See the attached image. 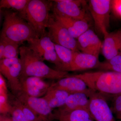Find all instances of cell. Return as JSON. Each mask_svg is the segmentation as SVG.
Returning a JSON list of instances; mask_svg holds the SVG:
<instances>
[{"mask_svg":"<svg viewBox=\"0 0 121 121\" xmlns=\"http://www.w3.org/2000/svg\"><path fill=\"white\" fill-rule=\"evenodd\" d=\"M22 70L21 76H35L43 79L59 80L69 75L67 72L52 69L44 63L43 60L29 47H20Z\"/></svg>","mask_w":121,"mask_h":121,"instance_id":"cell-1","label":"cell"},{"mask_svg":"<svg viewBox=\"0 0 121 121\" xmlns=\"http://www.w3.org/2000/svg\"><path fill=\"white\" fill-rule=\"evenodd\" d=\"M4 17L0 36L7 37L19 45L25 41L30 43L39 38L32 27L19 13L7 9L4 12Z\"/></svg>","mask_w":121,"mask_h":121,"instance_id":"cell-2","label":"cell"},{"mask_svg":"<svg viewBox=\"0 0 121 121\" xmlns=\"http://www.w3.org/2000/svg\"><path fill=\"white\" fill-rule=\"evenodd\" d=\"M76 75L95 91L105 95L121 94V73L99 71Z\"/></svg>","mask_w":121,"mask_h":121,"instance_id":"cell-3","label":"cell"},{"mask_svg":"<svg viewBox=\"0 0 121 121\" xmlns=\"http://www.w3.org/2000/svg\"><path fill=\"white\" fill-rule=\"evenodd\" d=\"M52 5V0H30L23 12L19 13L32 27L39 38L47 33L46 29Z\"/></svg>","mask_w":121,"mask_h":121,"instance_id":"cell-4","label":"cell"},{"mask_svg":"<svg viewBox=\"0 0 121 121\" xmlns=\"http://www.w3.org/2000/svg\"><path fill=\"white\" fill-rule=\"evenodd\" d=\"M48 33L54 43L68 48L74 51H79L77 39L70 34L62 24L50 14L47 27Z\"/></svg>","mask_w":121,"mask_h":121,"instance_id":"cell-5","label":"cell"},{"mask_svg":"<svg viewBox=\"0 0 121 121\" xmlns=\"http://www.w3.org/2000/svg\"><path fill=\"white\" fill-rule=\"evenodd\" d=\"M112 3V0H91L89 1V9L95 28L104 36L108 33Z\"/></svg>","mask_w":121,"mask_h":121,"instance_id":"cell-6","label":"cell"},{"mask_svg":"<svg viewBox=\"0 0 121 121\" xmlns=\"http://www.w3.org/2000/svg\"><path fill=\"white\" fill-rule=\"evenodd\" d=\"M89 97V111L95 121H117L104 95L93 91Z\"/></svg>","mask_w":121,"mask_h":121,"instance_id":"cell-7","label":"cell"},{"mask_svg":"<svg viewBox=\"0 0 121 121\" xmlns=\"http://www.w3.org/2000/svg\"><path fill=\"white\" fill-rule=\"evenodd\" d=\"M29 44V47L39 54L43 60L54 64L56 69L60 71L62 64L56 54L55 44L49 37L48 32Z\"/></svg>","mask_w":121,"mask_h":121,"instance_id":"cell-8","label":"cell"},{"mask_svg":"<svg viewBox=\"0 0 121 121\" xmlns=\"http://www.w3.org/2000/svg\"><path fill=\"white\" fill-rule=\"evenodd\" d=\"M14 96L30 108L37 115L40 121H53L52 109L43 97H31L22 91Z\"/></svg>","mask_w":121,"mask_h":121,"instance_id":"cell-9","label":"cell"},{"mask_svg":"<svg viewBox=\"0 0 121 121\" xmlns=\"http://www.w3.org/2000/svg\"><path fill=\"white\" fill-rule=\"evenodd\" d=\"M52 12L56 13L78 20H87L86 12L80 6L83 1L75 0H52Z\"/></svg>","mask_w":121,"mask_h":121,"instance_id":"cell-10","label":"cell"},{"mask_svg":"<svg viewBox=\"0 0 121 121\" xmlns=\"http://www.w3.org/2000/svg\"><path fill=\"white\" fill-rule=\"evenodd\" d=\"M50 87L60 89L70 93H83L89 97L93 90L77 75H69L59 79L51 84Z\"/></svg>","mask_w":121,"mask_h":121,"instance_id":"cell-11","label":"cell"},{"mask_svg":"<svg viewBox=\"0 0 121 121\" xmlns=\"http://www.w3.org/2000/svg\"><path fill=\"white\" fill-rule=\"evenodd\" d=\"M22 91L31 97L44 96L51 86L44 79L35 76H20Z\"/></svg>","mask_w":121,"mask_h":121,"instance_id":"cell-12","label":"cell"},{"mask_svg":"<svg viewBox=\"0 0 121 121\" xmlns=\"http://www.w3.org/2000/svg\"><path fill=\"white\" fill-rule=\"evenodd\" d=\"M77 40L79 51L99 57L103 44L94 31L89 29L78 37Z\"/></svg>","mask_w":121,"mask_h":121,"instance_id":"cell-13","label":"cell"},{"mask_svg":"<svg viewBox=\"0 0 121 121\" xmlns=\"http://www.w3.org/2000/svg\"><path fill=\"white\" fill-rule=\"evenodd\" d=\"M99 62L98 56L79 51H75L71 63L65 71L68 72L96 69Z\"/></svg>","mask_w":121,"mask_h":121,"instance_id":"cell-14","label":"cell"},{"mask_svg":"<svg viewBox=\"0 0 121 121\" xmlns=\"http://www.w3.org/2000/svg\"><path fill=\"white\" fill-rule=\"evenodd\" d=\"M52 15L56 19L67 29L75 39H77L82 34L90 29L87 21L75 19L54 12L52 13Z\"/></svg>","mask_w":121,"mask_h":121,"instance_id":"cell-15","label":"cell"},{"mask_svg":"<svg viewBox=\"0 0 121 121\" xmlns=\"http://www.w3.org/2000/svg\"><path fill=\"white\" fill-rule=\"evenodd\" d=\"M104 36L102 51L106 60L121 55V31L108 32Z\"/></svg>","mask_w":121,"mask_h":121,"instance_id":"cell-16","label":"cell"},{"mask_svg":"<svg viewBox=\"0 0 121 121\" xmlns=\"http://www.w3.org/2000/svg\"><path fill=\"white\" fill-rule=\"evenodd\" d=\"M89 99L83 93H71L68 96L65 104L56 109L60 112H67L83 109L89 111Z\"/></svg>","mask_w":121,"mask_h":121,"instance_id":"cell-17","label":"cell"},{"mask_svg":"<svg viewBox=\"0 0 121 121\" xmlns=\"http://www.w3.org/2000/svg\"><path fill=\"white\" fill-rule=\"evenodd\" d=\"M59 121H94L88 110L80 109L67 112L56 110L53 112V120Z\"/></svg>","mask_w":121,"mask_h":121,"instance_id":"cell-18","label":"cell"},{"mask_svg":"<svg viewBox=\"0 0 121 121\" xmlns=\"http://www.w3.org/2000/svg\"><path fill=\"white\" fill-rule=\"evenodd\" d=\"M21 70L22 66L20 60L13 64L4 74L2 75L7 79L10 89L14 95L22 91L20 79Z\"/></svg>","mask_w":121,"mask_h":121,"instance_id":"cell-19","label":"cell"},{"mask_svg":"<svg viewBox=\"0 0 121 121\" xmlns=\"http://www.w3.org/2000/svg\"><path fill=\"white\" fill-rule=\"evenodd\" d=\"M71 93L60 89L50 87L43 97L52 110L58 109L65 104L68 96Z\"/></svg>","mask_w":121,"mask_h":121,"instance_id":"cell-20","label":"cell"},{"mask_svg":"<svg viewBox=\"0 0 121 121\" xmlns=\"http://www.w3.org/2000/svg\"><path fill=\"white\" fill-rule=\"evenodd\" d=\"M54 44L56 54L62 64L60 71H65L71 63L75 51L61 45Z\"/></svg>","mask_w":121,"mask_h":121,"instance_id":"cell-21","label":"cell"},{"mask_svg":"<svg viewBox=\"0 0 121 121\" xmlns=\"http://www.w3.org/2000/svg\"><path fill=\"white\" fill-rule=\"evenodd\" d=\"M96 69L102 71L121 73V55H117L104 62H99Z\"/></svg>","mask_w":121,"mask_h":121,"instance_id":"cell-22","label":"cell"},{"mask_svg":"<svg viewBox=\"0 0 121 121\" xmlns=\"http://www.w3.org/2000/svg\"><path fill=\"white\" fill-rule=\"evenodd\" d=\"M30 0H0V9H12L19 13L23 12Z\"/></svg>","mask_w":121,"mask_h":121,"instance_id":"cell-23","label":"cell"},{"mask_svg":"<svg viewBox=\"0 0 121 121\" xmlns=\"http://www.w3.org/2000/svg\"><path fill=\"white\" fill-rule=\"evenodd\" d=\"M0 38L3 40L5 43L4 52L2 59L18 57L19 45L7 37L0 36Z\"/></svg>","mask_w":121,"mask_h":121,"instance_id":"cell-24","label":"cell"},{"mask_svg":"<svg viewBox=\"0 0 121 121\" xmlns=\"http://www.w3.org/2000/svg\"><path fill=\"white\" fill-rule=\"evenodd\" d=\"M9 102L20 108L28 121H40L37 115L27 106L20 101L15 96Z\"/></svg>","mask_w":121,"mask_h":121,"instance_id":"cell-25","label":"cell"},{"mask_svg":"<svg viewBox=\"0 0 121 121\" xmlns=\"http://www.w3.org/2000/svg\"><path fill=\"white\" fill-rule=\"evenodd\" d=\"M11 105L9 100L8 93H0V114H9Z\"/></svg>","mask_w":121,"mask_h":121,"instance_id":"cell-26","label":"cell"},{"mask_svg":"<svg viewBox=\"0 0 121 121\" xmlns=\"http://www.w3.org/2000/svg\"><path fill=\"white\" fill-rule=\"evenodd\" d=\"M113 96L111 109L117 119L121 120V94Z\"/></svg>","mask_w":121,"mask_h":121,"instance_id":"cell-27","label":"cell"},{"mask_svg":"<svg viewBox=\"0 0 121 121\" xmlns=\"http://www.w3.org/2000/svg\"><path fill=\"white\" fill-rule=\"evenodd\" d=\"M9 102L11 105L9 114L13 121H28L20 108L13 103Z\"/></svg>","mask_w":121,"mask_h":121,"instance_id":"cell-28","label":"cell"},{"mask_svg":"<svg viewBox=\"0 0 121 121\" xmlns=\"http://www.w3.org/2000/svg\"><path fill=\"white\" fill-rule=\"evenodd\" d=\"M20 60L18 57L4 59L0 60V72L3 75L13 64Z\"/></svg>","mask_w":121,"mask_h":121,"instance_id":"cell-29","label":"cell"},{"mask_svg":"<svg viewBox=\"0 0 121 121\" xmlns=\"http://www.w3.org/2000/svg\"><path fill=\"white\" fill-rule=\"evenodd\" d=\"M112 8L114 12L121 17V0H112Z\"/></svg>","mask_w":121,"mask_h":121,"instance_id":"cell-30","label":"cell"},{"mask_svg":"<svg viewBox=\"0 0 121 121\" xmlns=\"http://www.w3.org/2000/svg\"><path fill=\"white\" fill-rule=\"evenodd\" d=\"M8 93V88L4 77L0 74V93Z\"/></svg>","mask_w":121,"mask_h":121,"instance_id":"cell-31","label":"cell"},{"mask_svg":"<svg viewBox=\"0 0 121 121\" xmlns=\"http://www.w3.org/2000/svg\"><path fill=\"white\" fill-rule=\"evenodd\" d=\"M5 43L4 40L1 38H0V60L3 58L4 52Z\"/></svg>","mask_w":121,"mask_h":121,"instance_id":"cell-32","label":"cell"},{"mask_svg":"<svg viewBox=\"0 0 121 121\" xmlns=\"http://www.w3.org/2000/svg\"><path fill=\"white\" fill-rule=\"evenodd\" d=\"M0 121H13L11 116H9L8 114H0Z\"/></svg>","mask_w":121,"mask_h":121,"instance_id":"cell-33","label":"cell"}]
</instances>
